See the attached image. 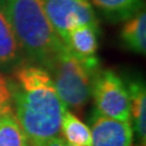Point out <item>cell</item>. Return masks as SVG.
Returning <instances> with one entry per match:
<instances>
[{
  "label": "cell",
  "mask_w": 146,
  "mask_h": 146,
  "mask_svg": "<svg viewBox=\"0 0 146 146\" xmlns=\"http://www.w3.org/2000/svg\"><path fill=\"white\" fill-rule=\"evenodd\" d=\"M8 84L12 114L31 146H42L58 136L67 107L60 99L47 70L38 65H20Z\"/></svg>",
  "instance_id": "cell-1"
},
{
  "label": "cell",
  "mask_w": 146,
  "mask_h": 146,
  "mask_svg": "<svg viewBox=\"0 0 146 146\" xmlns=\"http://www.w3.org/2000/svg\"><path fill=\"white\" fill-rule=\"evenodd\" d=\"M7 16L21 49L31 62L46 68L66 48L40 0H5Z\"/></svg>",
  "instance_id": "cell-2"
},
{
  "label": "cell",
  "mask_w": 146,
  "mask_h": 146,
  "mask_svg": "<svg viewBox=\"0 0 146 146\" xmlns=\"http://www.w3.org/2000/svg\"><path fill=\"white\" fill-rule=\"evenodd\" d=\"M60 99L66 107L80 108L92 94V84L99 70V58L82 61L66 47L46 68Z\"/></svg>",
  "instance_id": "cell-3"
},
{
  "label": "cell",
  "mask_w": 146,
  "mask_h": 146,
  "mask_svg": "<svg viewBox=\"0 0 146 146\" xmlns=\"http://www.w3.org/2000/svg\"><path fill=\"white\" fill-rule=\"evenodd\" d=\"M91 95H93L96 114L122 121L131 120L128 89L113 70L99 69L95 73Z\"/></svg>",
  "instance_id": "cell-4"
},
{
  "label": "cell",
  "mask_w": 146,
  "mask_h": 146,
  "mask_svg": "<svg viewBox=\"0 0 146 146\" xmlns=\"http://www.w3.org/2000/svg\"><path fill=\"white\" fill-rule=\"evenodd\" d=\"M50 23L61 39L80 25H98L90 0H40Z\"/></svg>",
  "instance_id": "cell-5"
},
{
  "label": "cell",
  "mask_w": 146,
  "mask_h": 146,
  "mask_svg": "<svg viewBox=\"0 0 146 146\" xmlns=\"http://www.w3.org/2000/svg\"><path fill=\"white\" fill-rule=\"evenodd\" d=\"M91 146H131L133 129L130 121L94 114L91 119Z\"/></svg>",
  "instance_id": "cell-6"
},
{
  "label": "cell",
  "mask_w": 146,
  "mask_h": 146,
  "mask_svg": "<svg viewBox=\"0 0 146 146\" xmlns=\"http://www.w3.org/2000/svg\"><path fill=\"white\" fill-rule=\"evenodd\" d=\"M99 25H80L73 28L63 42L76 58L90 61L96 58Z\"/></svg>",
  "instance_id": "cell-7"
},
{
  "label": "cell",
  "mask_w": 146,
  "mask_h": 146,
  "mask_svg": "<svg viewBox=\"0 0 146 146\" xmlns=\"http://www.w3.org/2000/svg\"><path fill=\"white\" fill-rule=\"evenodd\" d=\"M22 49L7 16L5 0H0V66L10 68L22 58Z\"/></svg>",
  "instance_id": "cell-8"
},
{
  "label": "cell",
  "mask_w": 146,
  "mask_h": 146,
  "mask_svg": "<svg viewBox=\"0 0 146 146\" xmlns=\"http://www.w3.org/2000/svg\"><path fill=\"white\" fill-rule=\"evenodd\" d=\"M130 100V119L139 139L145 145L146 139V92L145 84L141 80H133L128 86Z\"/></svg>",
  "instance_id": "cell-9"
},
{
  "label": "cell",
  "mask_w": 146,
  "mask_h": 146,
  "mask_svg": "<svg viewBox=\"0 0 146 146\" xmlns=\"http://www.w3.org/2000/svg\"><path fill=\"white\" fill-rule=\"evenodd\" d=\"M121 40L125 48L136 53L146 51V14L140 11L127 20L121 29Z\"/></svg>",
  "instance_id": "cell-10"
},
{
  "label": "cell",
  "mask_w": 146,
  "mask_h": 146,
  "mask_svg": "<svg viewBox=\"0 0 146 146\" xmlns=\"http://www.w3.org/2000/svg\"><path fill=\"white\" fill-rule=\"evenodd\" d=\"M91 5L110 22L127 21L142 10L143 0H91Z\"/></svg>",
  "instance_id": "cell-11"
},
{
  "label": "cell",
  "mask_w": 146,
  "mask_h": 146,
  "mask_svg": "<svg viewBox=\"0 0 146 146\" xmlns=\"http://www.w3.org/2000/svg\"><path fill=\"white\" fill-rule=\"evenodd\" d=\"M61 132L65 141L79 146H91V132L78 117L66 110L61 122Z\"/></svg>",
  "instance_id": "cell-12"
},
{
  "label": "cell",
  "mask_w": 146,
  "mask_h": 146,
  "mask_svg": "<svg viewBox=\"0 0 146 146\" xmlns=\"http://www.w3.org/2000/svg\"><path fill=\"white\" fill-rule=\"evenodd\" d=\"M0 146H31L12 111L0 116Z\"/></svg>",
  "instance_id": "cell-13"
},
{
  "label": "cell",
  "mask_w": 146,
  "mask_h": 146,
  "mask_svg": "<svg viewBox=\"0 0 146 146\" xmlns=\"http://www.w3.org/2000/svg\"><path fill=\"white\" fill-rule=\"evenodd\" d=\"M12 111V101L8 80L0 74V116Z\"/></svg>",
  "instance_id": "cell-14"
},
{
  "label": "cell",
  "mask_w": 146,
  "mask_h": 146,
  "mask_svg": "<svg viewBox=\"0 0 146 146\" xmlns=\"http://www.w3.org/2000/svg\"><path fill=\"white\" fill-rule=\"evenodd\" d=\"M42 146H63V137H60V136L52 137Z\"/></svg>",
  "instance_id": "cell-15"
},
{
  "label": "cell",
  "mask_w": 146,
  "mask_h": 146,
  "mask_svg": "<svg viewBox=\"0 0 146 146\" xmlns=\"http://www.w3.org/2000/svg\"><path fill=\"white\" fill-rule=\"evenodd\" d=\"M63 146H79V145H75V144H72V143H68L65 140H63Z\"/></svg>",
  "instance_id": "cell-16"
},
{
  "label": "cell",
  "mask_w": 146,
  "mask_h": 146,
  "mask_svg": "<svg viewBox=\"0 0 146 146\" xmlns=\"http://www.w3.org/2000/svg\"><path fill=\"white\" fill-rule=\"evenodd\" d=\"M143 146H145V145H143Z\"/></svg>",
  "instance_id": "cell-17"
}]
</instances>
